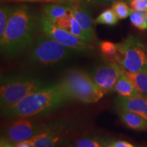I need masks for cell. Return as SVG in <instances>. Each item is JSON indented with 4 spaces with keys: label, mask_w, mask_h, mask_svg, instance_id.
<instances>
[{
    "label": "cell",
    "mask_w": 147,
    "mask_h": 147,
    "mask_svg": "<svg viewBox=\"0 0 147 147\" xmlns=\"http://www.w3.org/2000/svg\"><path fill=\"white\" fill-rule=\"evenodd\" d=\"M37 26L36 18L25 5H14L3 38L1 53L14 56L32 44Z\"/></svg>",
    "instance_id": "1"
},
{
    "label": "cell",
    "mask_w": 147,
    "mask_h": 147,
    "mask_svg": "<svg viewBox=\"0 0 147 147\" xmlns=\"http://www.w3.org/2000/svg\"><path fill=\"white\" fill-rule=\"evenodd\" d=\"M69 100L59 84H49L27 95L3 113L10 118L45 115L62 106Z\"/></svg>",
    "instance_id": "2"
},
{
    "label": "cell",
    "mask_w": 147,
    "mask_h": 147,
    "mask_svg": "<svg viewBox=\"0 0 147 147\" xmlns=\"http://www.w3.org/2000/svg\"><path fill=\"white\" fill-rule=\"evenodd\" d=\"M59 84L69 100L95 103L104 95L93 78L80 69H71L67 71Z\"/></svg>",
    "instance_id": "3"
},
{
    "label": "cell",
    "mask_w": 147,
    "mask_h": 147,
    "mask_svg": "<svg viewBox=\"0 0 147 147\" xmlns=\"http://www.w3.org/2000/svg\"><path fill=\"white\" fill-rule=\"evenodd\" d=\"M31 77L14 76L1 78L0 103L2 112L10 109L25 97L34 92L49 86Z\"/></svg>",
    "instance_id": "4"
},
{
    "label": "cell",
    "mask_w": 147,
    "mask_h": 147,
    "mask_svg": "<svg viewBox=\"0 0 147 147\" xmlns=\"http://www.w3.org/2000/svg\"><path fill=\"white\" fill-rule=\"evenodd\" d=\"M45 34L34 40L29 51L31 61L42 65H53L59 63L74 53Z\"/></svg>",
    "instance_id": "5"
},
{
    "label": "cell",
    "mask_w": 147,
    "mask_h": 147,
    "mask_svg": "<svg viewBox=\"0 0 147 147\" xmlns=\"http://www.w3.org/2000/svg\"><path fill=\"white\" fill-rule=\"evenodd\" d=\"M117 44V63L129 72L147 70V47L140 40L129 36Z\"/></svg>",
    "instance_id": "6"
},
{
    "label": "cell",
    "mask_w": 147,
    "mask_h": 147,
    "mask_svg": "<svg viewBox=\"0 0 147 147\" xmlns=\"http://www.w3.org/2000/svg\"><path fill=\"white\" fill-rule=\"evenodd\" d=\"M38 25L43 34L75 52H86L91 49V44L82 41L70 32L56 27L44 14L40 16Z\"/></svg>",
    "instance_id": "7"
},
{
    "label": "cell",
    "mask_w": 147,
    "mask_h": 147,
    "mask_svg": "<svg viewBox=\"0 0 147 147\" xmlns=\"http://www.w3.org/2000/svg\"><path fill=\"white\" fill-rule=\"evenodd\" d=\"M28 117H21L12 121L5 128L1 137L10 144L29 140L42 131L45 124L32 121Z\"/></svg>",
    "instance_id": "8"
},
{
    "label": "cell",
    "mask_w": 147,
    "mask_h": 147,
    "mask_svg": "<svg viewBox=\"0 0 147 147\" xmlns=\"http://www.w3.org/2000/svg\"><path fill=\"white\" fill-rule=\"evenodd\" d=\"M123 73V69L119 64L106 60L95 68L92 78L97 87L106 94L113 91L116 82Z\"/></svg>",
    "instance_id": "9"
},
{
    "label": "cell",
    "mask_w": 147,
    "mask_h": 147,
    "mask_svg": "<svg viewBox=\"0 0 147 147\" xmlns=\"http://www.w3.org/2000/svg\"><path fill=\"white\" fill-rule=\"evenodd\" d=\"M64 131V127L61 124H45L40 134L27 141L34 147H59L63 144Z\"/></svg>",
    "instance_id": "10"
},
{
    "label": "cell",
    "mask_w": 147,
    "mask_h": 147,
    "mask_svg": "<svg viewBox=\"0 0 147 147\" xmlns=\"http://www.w3.org/2000/svg\"><path fill=\"white\" fill-rule=\"evenodd\" d=\"M70 8L75 19L91 38L92 42H95L96 39L94 25L95 23L93 20L91 12L87 5L84 2L71 3Z\"/></svg>",
    "instance_id": "11"
},
{
    "label": "cell",
    "mask_w": 147,
    "mask_h": 147,
    "mask_svg": "<svg viewBox=\"0 0 147 147\" xmlns=\"http://www.w3.org/2000/svg\"><path fill=\"white\" fill-rule=\"evenodd\" d=\"M117 107L119 110H127L136 113L147 120V98L142 95L132 97H119Z\"/></svg>",
    "instance_id": "12"
},
{
    "label": "cell",
    "mask_w": 147,
    "mask_h": 147,
    "mask_svg": "<svg viewBox=\"0 0 147 147\" xmlns=\"http://www.w3.org/2000/svg\"><path fill=\"white\" fill-rule=\"evenodd\" d=\"M113 91L116 92L120 96L123 97H132L141 95L135 84L125 72L119 77L117 81L116 82Z\"/></svg>",
    "instance_id": "13"
},
{
    "label": "cell",
    "mask_w": 147,
    "mask_h": 147,
    "mask_svg": "<svg viewBox=\"0 0 147 147\" xmlns=\"http://www.w3.org/2000/svg\"><path fill=\"white\" fill-rule=\"evenodd\" d=\"M119 117L128 127L136 130H147V120L142 116L127 110H120Z\"/></svg>",
    "instance_id": "14"
},
{
    "label": "cell",
    "mask_w": 147,
    "mask_h": 147,
    "mask_svg": "<svg viewBox=\"0 0 147 147\" xmlns=\"http://www.w3.org/2000/svg\"><path fill=\"white\" fill-rule=\"evenodd\" d=\"M42 10L44 14L50 21L56 18L63 17L71 12L70 4L65 3H47L43 6Z\"/></svg>",
    "instance_id": "15"
},
{
    "label": "cell",
    "mask_w": 147,
    "mask_h": 147,
    "mask_svg": "<svg viewBox=\"0 0 147 147\" xmlns=\"http://www.w3.org/2000/svg\"><path fill=\"white\" fill-rule=\"evenodd\" d=\"M124 72L132 80L142 96L147 98V70L138 72Z\"/></svg>",
    "instance_id": "16"
},
{
    "label": "cell",
    "mask_w": 147,
    "mask_h": 147,
    "mask_svg": "<svg viewBox=\"0 0 147 147\" xmlns=\"http://www.w3.org/2000/svg\"><path fill=\"white\" fill-rule=\"evenodd\" d=\"M100 50L105 59L108 61L117 63L118 49L117 44L109 41H101L99 44Z\"/></svg>",
    "instance_id": "17"
},
{
    "label": "cell",
    "mask_w": 147,
    "mask_h": 147,
    "mask_svg": "<svg viewBox=\"0 0 147 147\" xmlns=\"http://www.w3.org/2000/svg\"><path fill=\"white\" fill-rule=\"evenodd\" d=\"M109 144L107 141L97 138H82L76 140L69 147H105Z\"/></svg>",
    "instance_id": "18"
},
{
    "label": "cell",
    "mask_w": 147,
    "mask_h": 147,
    "mask_svg": "<svg viewBox=\"0 0 147 147\" xmlns=\"http://www.w3.org/2000/svg\"><path fill=\"white\" fill-rule=\"evenodd\" d=\"M130 21L134 27L141 31L147 30V12L132 11L130 14Z\"/></svg>",
    "instance_id": "19"
},
{
    "label": "cell",
    "mask_w": 147,
    "mask_h": 147,
    "mask_svg": "<svg viewBox=\"0 0 147 147\" xmlns=\"http://www.w3.org/2000/svg\"><path fill=\"white\" fill-rule=\"evenodd\" d=\"M67 32H70L74 36L77 37L78 39H80L84 42H87V43L89 44H91L93 42L91 38L86 34V32L82 29L81 26L79 25V23L74 17L73 14L71 17L70 26H69V28Z\"/></svg>",
    "instance_id": "20"
},
{
    "label": "cell",
    "mask_w": 147,
    "mask_h": 147,
    "mask_svg": "<svg viewBox=\"0 0 147 147\" xmlns=\"http://www.w3.org/2000/svg\"><path fill=\"white\" fill-rule=\"evenodd\" d=\"M14 5H1L0 8V40L3 38L5 28L11 14L14 10Z\"/></svg>",
    "instance_id": "21"
},
{
    "label": "cell",
    "mask_w": 147,
    "mask_h": 147,
    "mask_svg": "<svg viewBox=\"0 0 147 147\" xmlns=\"http://www.w3.org/2000/svg\"><path fill=\"white\" fill-rule=\"evenodd\" d=\"M118 21L119 18L116 16L113 10L112 9H106L95 18V23L113 26L118 23Z\"/></svg>",
    "instance_id": "22"
},
{
    "label": "cell",
    "mask_w": 147,
    "mask_h": 147,
    "mask_svg": "<svg viewBox=\"0 0 147 147\" xmlns=\"http://www.w3.org/2000/svg\"><path fill=\"white\" fill-rule=\"evenodd\" d=\"M112 10L119 19H125L127 18L133 11L123 1L114 2L112 5Z\"/></svg>",
    "instance_id": "23"
},
{
    "label": "cell",
    "mask_w": 147,
    "mask_h": 147,
    "mask_svg": "<svg viewBox=\"0 0 147 147\" xmlns=\"http://www.w3.org/2000/svg\"><path fill=\"white\" fill-rule=\"evenodd\" d=\"M71 16H72V12L65 16H63V17H60L53 20L51 22L56 27L63 29L66 31H68L69 26H70Z\"/></svg>",
    "instance_id": "24"
},
{
    "label": "cell",
    "mask_w": 147,
    "mask_h": 147,
    "mask_svg": "<svg viewBox=\"0 0 147 147\" xmlns=\"http://www.w3.org/2000/svg\"><path fill=\"white\" fill-rule=\"evenodd\" d=\"M129 5L133 11L147 12V0H129Z\"/></svg>",
    "instance_id": "25"
},
{
    "label": "cell",
    "mask_w": 147,
    "mask_h": 147,
    "mask_svg": "<svg viewBox=\"0 0 147 147\" xmlns=\"http://www.w3.org/2000/svg\"><path fill=\"white\" fill-rule=\"evenodd\" d=\"M38 1L41 3H65V4H71V3L82 2V0H38Z\"/></svg>",
    "instance_id": "26"
},
{
    "label": "cell",
    "mask_w": 147,
    "mask_h": 147,
    "mask_svg": "<svg viewBox=\"0 0 147 147\" xmlns=\"http://www.w3.org/2000/svg\"><path fill=\"white\" fill-rule=\"evenodd\" d=\"M110 144L113 145L114 147H137L127 142L122 140L113 141V142H110Z\"/></svg>",
    "instance_id": "27"
},
{
    "label": "cell",
    "mask_w": 147,
    "mask_h": 147,
    "mask_svg": "<svg viewBox=\"0 0 147 147\" xmlns=\"http://www.w3.org/2000/svg\"><path fill=\"white\" fill-rule=\"evenodd\" d=\"M90 1H93L95 3H114L115 1H123V0H89ZM82 2H83V0H82Z\"/></svg>",
    "instance_id": "28"
},
{
    "label": "cell",
    "mask_w": 147,
    "mask_h": 147,
    "mask_svg": "<svg viewBox=\"0 0 147 147\" xmlns=\"http://www.w3.org/2000/svg\"><path fill=\"white\" fill-rule=\"evenodd\" d=\"M15 147H34V146L32 144H31L29 141L27 140L17 143V144H16Z\"/></svg>",
    "instance_id": "29"
},
{
    "label": "cell",
    "mask_w": 147,
    "mask_h": 147,
    "mask_svg": "<svg viewBox=\"0 0 147 147\" xmlns=\"http://www.w3.org/2000/svg\"><path fill=\"white\" fill-rule=\"evenodd\" d=\"M1 1H8V2H39L38 0H1Z\"/></svg>",
    "instance_id": "30"
},
{
    "label": "cell",
    "mask_w": 147,
    "mask_h": 147,
    "mask_svg": "<svg viewBox=\"0 0 147 147\" xmlns=\"http://www.w3.org/2000/svg\"><path fill=\"white\" fill-rule=\"evenodd\" d=\"M5 147H14V146H12V144H10V143L6 142L5 144Z\"/></svg>",
    "instance_id": "31"
},
{
    "label": "cell",
    "mask_w": 147,
    "mask_h": 147,
    "mask_svg": "<svg viewBox=\"0 0 147 147\" xmlns=\"http://www.w3.org/2000/svg\"><path fill=\"white\" fill-rule=\"evenodd\" d=\"M105 147H114V146H113V145H112L111 144H110V143H109V144H107V145H106V146Z\"/></svg>",
    "instance_id": "32"
}]
</instances>
